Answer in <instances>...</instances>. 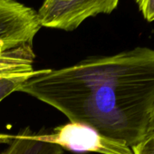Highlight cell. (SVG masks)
<instances>
[{
    "label": "cell",
    "instance_id": "obj_1",
    "mask_svg": "<svg viewBox=\"0 0 154 154\" xmlns=\"http://www.w3.org/2000/svg\"><path fill=\"white\" fill-rule=\"evenodd\" d=\"M17 92L132 148L145 136L154 105V49L139 46L61 69L37 70Z\"/></svg>",
    "mask_w": 154,
    "mask_h": 154
},
{
    "label": "cell",
    "instance_id": "obj_2",
    "mask_svg": "<svg viewBox=\"0 0 154 154\" xmlns=\"http://www.w3.org/2000/svg\"><path fill=\"white\" fill-rule=\"evenodd\" d=\"M120 0H45L37 11L42 27L73 31L86 19L111 14Z\"/></svg>",
    "mask_w": 154,
    "mask_h": 154
},
{
    "label": "cell",
    "instance_id": "obj_3",
    "mask_svg": "<svg viewBox=\"0 0 154 154\" xmlns=\"http://www.w3.org/2000/svg\"><path fill=\"white\" fill-rule=\"evenodd\" d=\"M42 141L56 144L63 149L75 152H94L100 154H133L131 148L123 142L112 140L94 129L84 124L71 122L53 129L52 133H34Z\"/></svg>",
    "mask_w": 154,
    "mask_h": 154
},
{
    "label": "cell",
    "instance_id": "obj_4",
    "mask_svg": "<svg viewBox=\"0 0 154 154\" xmlns=\"http://www.w3.org/2000/svg\"><path fill=\"white\" fill-rule=\"evenodd\" d=\"M41 27L37 11L17 0H0V48L33 44Z\"/></svg>",
    "mask_w": 154,
    "mask_h": 154
},
{
    "label": "cell",
    "instance_id": "obj_5",
    "mask_svg": "<svg viewBox=\"0 0 154 154\" xmlns=\"http://www.w3.org/2000/svg\"><path fill=\"white\" fill-rule=\"evenodd\" d=\"M0 143L8 144L0 154H66L60 146L35 139L28 129L17 135L0 133Z\"/></svg>",
    "mask_w": 154,
    "mask_h": 154
},
{
    "label": "cell",
    "instance_id": "obj_6",
    "mask_svg": "<svg viewBox=\"0 0 154 154\" xmlns=\"http://www.w3.org/2000/svg\"><path fill=\"white\" fill-rule=\"evenodd\" d=\"M35 59L31 44L11 49L0 48V77L33 72Z\"/></svg>",
    "mask_w": 154,
    "mask_h": 154
},
{
    "label": "cell",
    "instance_id": "obj_7",
    "mask_svg": "<svg viewBox=\"0 0 154 154\" xmlns=\"http://www.w3.org/2000/svg\"><path fill=\"white\" fill-rule=\"evenodd\" d=\"M33 72L16 74L8 77H0V103L12 93L17 92L19 86L30 75L33 74Z\"/></svg>",
    "mask_w": 154,
    "mask_h": 154
},
{
    "label": "cell",
    "instance_id": "obj_8",
    "mask_svg": "<svg viewBox=\"0 0 154 154\" xmlns=\"http://www.w3.org/2000/svg\"><path fill=\"white\" fill-rule=\"evenodd\" d=\"M131 150L133 154H154V133L145 135Z\"/></svg>",
    "mask_w": 154,
    "mask_h": 154
},
{
    "label": "cell",
    "instance_id": "obj_9",
    "mask_svg": "<svg viewBox=\"0 0 154 154\" xmlns=\"http://www.w3.org/2000/svg\"><path fill=\"white\" fill-rule=\"evenodd\" d=\"M143 18L150 23L154 21V0H135Z\"/></svg>",
    "mask_w": 154,
    "mask_h": 154
},
{
    "label": "cell",
    "instance_id": "obj_10",
    "mask_svg": "<svg viewBox=\"0 0 154 154\" xmlns=\"http://www.w3.org/2000/svg\"><path fill=\"white\" fill-rule=\"evenodd\" d=\"M151 133H154V105H153V108H152L150 115H149V120L148 122L147 131H146L145 135L151 134Z\"/></svg>",
    "mask_w": 154,
    "mask_h": 154
},
{
    "label": "cell",
    "instance_id": "obj_11",
    "mask_svg": "<svg viewBox=\"0 0 154 154\" xmlns=\"http://www.w3.org/2000/svg\"><path fill=\"white\" fill-rule=\"evenodd\" d=\"M153 33H154V31H153Z\"/></svg>",
    "mask_w": 154,
    "mask_h": 154
}]
</instances>
